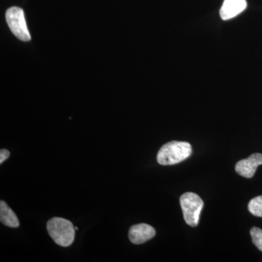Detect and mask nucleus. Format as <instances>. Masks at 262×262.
Returning a JSON list of instances; mask_svg holds the SVG:
<instances>
[{
    "label": "nucleus",
    "mask_w": 262,
    "mask_h": 262,
    "mask_svg": "<svg viewBox=\"0 0 262 262\" xmlns=\"http://www.w3.org/2000/svg\"><path fill=\"white\" fill-rule=\"evenodd\" d=\"M192 154V146L186 141H173L164 144L157 155L158 163L171 165L187 159Z\"/></svg>",
    "instance_id": "nucleus-1"
},
{
    "label": "nucleus",
    "mask_w": 262,
    "mask_h": 262,
    "mask_svg": "<svg viewBox=\"0 0 262 262\" xmlns=\"http://www.w3.org/2000/svg\"><path fill=\"white\" fill-rule=\"evenodd\" d=\"M48 233L52 239L62 247L71 246L75 239V228L70 221L65 219L54 217L48 221Z\"/></svg>",
    "instance_id": "nucleus-2"
},
{
    "label": "nucleus",
    "mask_w": 262,
    "mask_h": 262,
    "mask_svg": "<svg viewBox=\"0 0 262 262\" xmlns=\"http://www.w3.org/2000/svg\"><path fill=\"white\" fill-rule=\"evenodd\" d=\"M180 205L186 223L191 227H196L204 206L203 200L195 193L186 192L181 196Z\"/></svg>",
    "instance_id": "nucleus-3"
},
{
    "label": "nucleus",
    "mask_w": 262,
    "mask_h": 262,
    "mask_svg": "<svg viewBox=\"0 0 262 262\" xmlns=\"http://www.w3.org/2000/svg\"><path fill=\"white\" fill-rule=\"evenodd\" d=\"M5 18L8 27L15 37L24 42L30 40L31 35L26 23L24 10L21 8L12 7L7 10Z\"/></svg>",
    "instance_id": "nucleus-4"
},
{
    "label": "nucleus",
    "mask_w": 262,
    "mask_h": 262,
    "mask_svg": "<svg viewBox=\"0 0 262 262\" xmlns=\"http://www.w3.org/2000/svg\"><path fill=\"white\" fill-rule=\"evenodd\" d=\"M262 165V155L255 153L246 159L239 160L235 165V170L241 177L245 178H252L256 173V169Z\"/></svg>",
    "instance_id": "nucleus-5"
},
{
    "label": "nucleus",
    "mask_w": 262,
    "mask_h": 262,
    "mask_svg": "<svg viewBox=\"0 0 262 262\" xmlns=\"http://www.w3.org/2000/svg\"><path fill=\"white\" fill-rule=\"evenodd\" d=\"M155 234L154 227L146 224H139L130 227L128 237L132 244L139 245L154 237Z\"/></svg>",
    "instance_id": "nucleus-6"
},
{
    "label": "nucleus",
    "mask_w": 262,
    "mask_h": 262,
    "mask_svg": "<svg viewBox=\"0 0 262 262\" xmlns=\"http://www.w3.org/2000/svg\"><path fill=\"white\" fill-rule=\"evenodd\" d=\"M246 0H225L220 10L222 20H229L238 15L246 10Z\"/></svg>",
    "instance_id": "nucleus-7"
},
{
    "label": "nucleus",
    "mask_w": 262,
    "mask_h": 262,
    "mask_svg": "<svg viewBox=\"0 0 262 262\" xmlns=\"http://www.w3.org/2000/svg\"><path fill=\"white\" fill-rule=\"evenodd\" d=\"M0 221L9 227H18L20 225L17 215L5 201L0 202Z\"/></svg>",
    "instance_id": "nucleus-8"
},
{
    "label": "nucleus",
    "mask_w": 262,
    "mask_h": 262,
    "mask_svg": "<svg viewBox=\"0 0 262 262\" xmlns=\"http://www.w3.org/2000/svg\"><path fill=\"white\" fill-rule=\"evenodd\" d=\"M248 211L255 216L262 217V196H256L248 203Z\"/></svg>",
    "instance_id": "nucleus-9"
},
{
    "label": "nucleus",
    "mask_w": 262,
    "mask_h": 262,
    "mask_svg": "<svg viewBox=\"0 0 262 262\" xmlns=\"http://www.w3.org/2000/svg\"><path fill=\"white\" fill-rule=\"evenodd\" d=\"M253 244L262 252V229L258 227H253L250 231Z\"/></svg>",
    "instance_id": "nucleus-10"
},
{
    "label": "nucleus",
    "mask_w": 262,
    "mask_h": 262,
    "mask_svg": "<svg viewBox=\"0 0 262 262\" xmlns=\"http://www.w3.org/2000/svg\"><path fill=\"white\" fill-rule=\"evenodd\" d=\"M10 151L8 150L3 149L0 151V163L3 164L5 160L10 157Z\"/></svg>",
    "instance_id": "nucleus-11"
},
{
    "label": "nucleus",
    "mask_w": 262,
    "mask_h": 262,
    "mask_svg": "<svg viewBox=\"0 0 262 262\" xmlns=\"http://www.w3.org/2000/svg\"><path fill=\"white\" fill-rule=\"evenodd\" d=\"M75 228L76 230H77V229H78V228H77V227H75Z\"/></svg>",
    "instance_id": "nucleus-12"
}]
</instances>
